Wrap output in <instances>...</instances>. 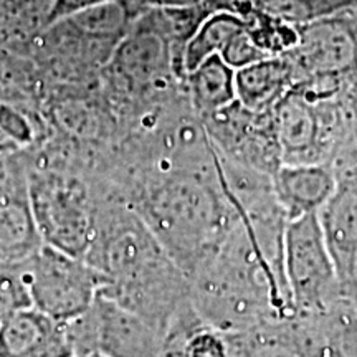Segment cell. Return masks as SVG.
Instances as JSON below:
<instances>
[{"instance_id": "cell-1", "label": "cell", "mask_w": 357, "mask_h": 357, "mask_svg": "<svg viewBox=\"0 0 357 357\" xmlns=\"http://www.w3.org/2000/svg\"><path fill=\"white\" fill-rule=\"evenodd\" d=\"M84 260L105 278L101 294L162 333L194 306L189 276L129 204L98 200Z\"/></svg>"}, {"instance_id": "cell-2", "label": "cell", "mask_w": 357, "mask_h": 357, "mask_svg": "<svg viewBox=\"0 0 357 357\" xmlns=\"http://www.w3.org/2000/svg\"><path fill=\"white\" fill-rule=\"evenodd\" d=\"M129 205L187 276L215 253L236 218L218 181L215 154L212 166L160 171Z\"/></svg>"}, {"instance_id": "cell-3", "label": "cell", "mask_w": 357, "mask_h": 357, "mask_svg": "<svg viewBox=\"0 0 357 357\" xmlns=\"http://www.w3.org/2000/svg\"><path fill=\"white\" fill-rule=\"evenodd\" d=\"M283 271L289 303L300 318L326 314L347 303L318 213L287 222Z\"/></svg>"}, {"instance_id": "cell-4", "label": "cell", "mask_w": 357, "mask_h": 357, "mask_svg": "<svg viewBox=\"0 0 357 357\" xmlns=\"http://www.w3.org/2000/svg\"><path fill=\"white\" fill-rule=\"evenodd\" d=\"M29 195L42 243L84 258L95 235L98 205L89 187L75 174L30 167Z\"/></svg>"}, {"instance_id": "cell-5", "label": "cell", "mask_w": 357, "mask_h": 357, "mask_svg": "<svg viewBox=\"0 0 357 357\" xmlns=\"http://www.w3.org/2000/svg\"><path fill=\"white\" fill-rule=\"evenodd\" d=\"M30 306L58 321H71L91 307L105 278L84 258L40 245L22 261Z\"/></svg>"}, {"instance_id": "cell-6", "label": "cell", "mask_w": 357, "mask_h": 357, "mask_svg": "<svg viewBox=\"0 0 357 357\" xmlns=\"http://www.w3.org/2000/svg\"><path fill=\"white\" fill-rule=\"evenodd\" d=\"M75 356L160 357L164 333L100 293L91 307L65 321Z\"/></svg>"}, {"instance_id": "cell-7", "label": "cell", "mask_w": 357, "mask_h": 357, "mask_svg": "<svg viewBox=\"0 0 357 357\" xmlns=\"http://www.w3.org/2000/svg\"><path fill=\"white\" fill-rule=\"evenodd\" d=\"M42 245L29 195V169L0 159V263H20Z\"/></svg>"}, {"instance_id": "cell-8", "label": "cell", "mask_w": 357, "mask_h": 357, "mask_svg": "<svg viewBox=\"0 0 357 357\" xmlns=\"http://www.w3.org/2000/svg\"><path fill=\"white\" fill-rule=\"evenodd\" d=\"M116 73L131 84L155 83L176 71L172 43L160 25L158 10L142 12L113 53Z\"/></svg>"}, {"instance_id": "cell-9", "label": "cell", "mask_w": 357, "mask_h": 357, "mask_svg": "<svg viewBox=\"0 0 357 357\" xmlns=\"http://www.w3.org/2000/svg\"><path fill=\"white\" fill-rule=\"evenodd\" d=\"M298 35V45L288 56L293 55V63L311 77L336 78L354 68L357 60L354 37L339 20L328 17L312 22L300 26Z\"/></svg>"}, {"instance_id": "cell-10", "label": "cell", "mask_w": 357, "mask_h": 357, "mask_svg": "<svg viewBox=\"0 0 357 357\" xmlns=\"http://www.w3.org/2000/svg\"><path fill=\"white\" fill-rule=\"evenodd\" d=\"M65 321L24 306L0 321V357H73Z\"/></svg>"}, {"instance_id": "cell-11", "label": "cell", "mask_w": 357, "mask_h": 357, "mask_svg": "<svg viewBox=\"0 0 357 357\" xmlns=\"http://www.w3.org/2000/svg\"><path fill=\"white\" fill-rule=\"evenodd\" d=\"M275 141L281 164H319V119L303 93L289 89L275 105Z\"/></svg>"}, {"instance_id": "cell-12", "label": "cell", "mask_w": 357, "mask_h": 357, "mask_svg": "<svg viewBox=\"0 0 357 357\" xmlns=\"http://www.w3.org/2000/svg\"><path fill=\"white\" fill-rule=\"evenodd\" d=\"M275 197L288 220L319 213L336 190L337 177L324 164H280L271 176Z\"/></svg>"}, {"instance_id": "cell-13", "label": "cell", "mask_w": 357, "mask_h": 357, "mask_svg": "<svg viewBox=\"0 0 357 357\" xmlns=\"http://www.w3.org/2000/svg\"><path fill=\"white\" fill-rule=\"evenodd\" d=\"M296 65L288 55L270 56L235 71L236 102L250 113H263L293 88Z\"/></svg>"}, {"instance_id": "cell-14", "label": "cell", "mask_w": 357, "mask_h": 357, "mask_svg": "<svg viewBox=\"0 0 357 357\" xmlns=\"http://www.w3.org/2000/svg\"><path fill=\"white\" fill-rule=\"evenodd\" d=\"M318 215L341 280L357 248V174L337 181L336 190Z\"/></svg>"}, {"instance_id": "cell-15", "label": "cell", "mask_w": 357, "mask_h": 357, "mask_svg": "<svg viewBox=\"0 0 357 357\" xmlns=\"http://www.w3.org/2000/svg\"><path fill=\"white\" fill-rule=\"evenodd\" d=\"M192 100L204 114L211 116L236 102L235 70L213 55L185 75Z\"/></svg>"}, {"instance_id": "cell-16", "label": "cell", "mask_w": 357, "mask_h": 357, "mask_svg": "<svg viewBox=\"0 0 357 357\" xmlns=\"http://www.w3.org/2000/svg\"><path fill=\"white\" fill-rule=\"evenodd\" d=\"M245 26L235 10H217L205 19L184 50V73L195 70L213 55H220L231 37Z\"/></svg>"}, {"instance_id": "cell-17", "label": "cell", "mask_w": 357, "mask_h": 357, "mask_svg": "<svg viewBox=\"0 0 357 357\" xmlns=\"http://www.w3.org/2000/svg\"><path fill=\"white\" fill-rule=\"evenodd\" d=\"M235 12L243 19L245 29L248 30L253 42L268 56L288 55L298 45L300 35H298L296 26L284 24V22H280L266 15V13L257 10L243 0L235 2Z\"/></svg>"}, {"instance_id": "cell-18", "label": "cell", "mask_w": 357, "mask_h": 357, "mask_svg": "<svg viewBox=\"0 0 357 357\" xmlns=\"http://www.w3.org/2000/svg\"><path fill=\"white\" fill-rule=\"evenodd\" d=\"M273 19L296 26L310 25L352 7L357 0H243Z\"/></svg>"}, {"instance_id": "cell-19", "label": "cell", "mask_w": 357, "mask_h": 357, "mask_svg": "<svg viewBox=\"0 0 357 357\" xmlns=\"http://www.w3.org/2000/svg\"><path fill=\"white\" fill-rule=\"evenodd\" d=\"M185 357H231L227 334L200 321L187 333Z\"/></svg>"}, {"instance_id": "cell-20", "label": "cell", "mask_w": 357, "mask_h": 357, "mask_svg": "<svg viewBox=\"0 0 357 357\" xmlns=\"http://www.w3.org/2000/svg\"><path fill=\"white\" fill-rule=\"evenodd\" d=\"M30 306L20 263H0V321L13 311Z\"/></svg>"}, {"instance_id": "cell-21", "label": "cell", "mask_w": 357, "mask_h": 357, "mask_svg": "<svg viewBox=\"0 0 357 357\" xmlns=\"http://www.w3.org/2000/svg\"><path fill=\"white\" fill-rule=\"evenodd\" d=\"M56 0H0V13L25 25H48Z\"/></svg>"}, {"instance_id": "cell-22", "label": "cell", "mask_w": 357, "mask_h": 357, "mask_svg": "<svg viewBox=\"0 0 357 357\" xmlns=\"http://www.w3.org/2000/svg\"><path fill=\"white\" fill-rule=\"evenodd\" d=\"M220 56L222 60L229 66H231L235 71L245 68V66L248 65L257 63V61L260 60H265V58H270L255 42H253V38L250 37L248 30L245 29V26L238 33L231 37L230 42L227 43V47L223 48Z\"/></svg>"}, {"instance_id": "cell-23", "label": "cell", "mask_w": 357, "mask_h": 357, "mask_svg": "<svg viewBox=\"0 0 357 357\" xmlns=\"http://www.w3.org/2000/svg\"><path fill=\"white\" fill-rule=\"evenodd\" d=\"M106 2H116V0H56L55 8H53L50 22H48L47 26L65 19V17L71 15V13H77L79 10H84V8L100 6V3Z\"/></svg>"}, {"instance_id": "cell-24", "label": "cell", "mask_w": 357, "mask_h": 357, "mask_svg": "<svg viewBox=\"0 0 357 357\" xmlns=\"http://www.w3.org/2000/svg\"><path fill=\"white\" fill-rule=\"evenodd\" d=\"M73 357H105L101 354H84V356H73Z\"/></svg>"}, {"instance_id": "cell-25", "label": "cell", "mask_w": 357, "mask_h": 357, "mask_svg": "<svg viewBox=\"0 0 357 357\" xmlns=\"http://www.w3.org/2000/svg\"><path fill=\"white\" fill-rule=\"evenodd\" d=\"M230 2H234V3H235V2H238V0H230Z\"/></svg>"}]
</instances>
